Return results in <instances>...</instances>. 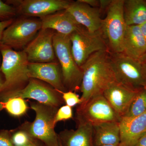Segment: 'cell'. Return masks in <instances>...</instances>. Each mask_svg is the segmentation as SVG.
Listing matches in <instances>:
<instances>
[{
    "label": "cell",
    "mask_w": 146,
    "mask_h": 146,
    "mask_svg": "<svg viewBox=\"0 0 146 146\" xmlns=\"http://www.w3.org/2000/svg\"><path fill=\"white\" fill-rule=\"evenodd\" d=\"M80 68L83 74L80 89V104L103 95L109 86L116 82L110 63V52L108 51L93 54Z\"/></svg>",
    "instance_id": "1"
},
{
    "label": "cell",
    "mask_w": 146,
    "mask_h": 146,
    "mask_svg": "<svg viewBox=\"0 0 146 146\" xmlns=\"http://www.w3.org/2000/svg\"><path fill=\"white\" fill-rule=\"evenodd\" d=\"M1 47L0 70L5 77L1 93L21 90L26 86L30 79L27 55L23 50L16 51L5 46Z\"/></svg>",
    "instance_id": "2"
},
{
    "label": "cell",
    "mask_w": 146,
    "mask_h": 146,
    "mask_svg": "<svg viewBox=\"0 0 146 146\" xmlns=\"http://www.w3.org/2000/svg\"><path fill=\"white\" fill-rule=\"evenodd\" d=\"M31 108L35 112L32 122L25 121L20 127L32 138L39 141L44 146H59L58 134L55 131L54 120L58 108L30 102Z\"/></svg>",
    "instance_id": "3"
},
{
    "label": "cell",
    "mask_w": 146,
    "mask_h": 146,
    "mask_svg": "<svg viewBox=\"0 0 146 146\" xmlns=\"http://www.w3.org/2000/svg\"><path fill=\"white\" fill-rule=\"evenodd\" d=\"M53 45L65 89L67 91H78L80 90L83 74L73 57L70 36L55 33Z\"/></svg>",
    "instance_id": "4"
},
{
    "label": "cell",
    "mask_w": 146,
    "mask_h": 146,
    "mask_svg": "<svg viewBox=\"0 0 146 146\" xmlns=\"http://www.w3.org/2000/svg\"><path fill=\"white\" fill-rule=\"evenodd\" d=\"M124 0H112L103 19L101 31L110 53H122L127 25L123 13Z\"/></svg>",
    "instance_id": "5"
},
{
    "label": "cell",
    "mask_w": 146,
    "mask_h": 146,
    "mask_svg": "<svg viewBox=\"0 0 146 146\" xmlns=\"http://www.w3.org/2000/svg\"><path fill=\"white\" fill-rule=\"evenodd\" d=\"M70 38L73 57L79 67L93 54L101 51H109L101 31L92 33L81 25L70 35Z\"/></svg>",
    "instance_id": "6"
},
{
    "label": "cell",
    "mask_w": 146,
    "mask_h": 146,
    "mask_svg": "<svg viewBox=\"0 0 146 146\" xmlns=\"http://www.w3.org/2000/svg\"><path fill=\"white\" fill-rule=\"evenodd\" d=\"M121 119L103 95L93 97L78 105L76 110L77 123L94 127L103 123L120 122Z\"/></svg>",
    "instance_id": "7"
},
{
    "label": "cell",
    "mask_w": 146,
    "mask_h": 146,
    "mask_svg": "<svg viewBox=\"0 0 146 146\" xmlns=\"http://www.w3.org/2000/svg\"><path fill=\"white\" fill-rule=\"evenodd\" d=\"M110 58L117 82L135 90L146 86L142 64L139 60L123 53H110Z\"/></svg>",
    "instance_id": "8"
},
{
    "label": "cell",
    "mask_w": 146,
    "mask_h": 146,
    "mask_svg": "<svg viewBox=\"0 0 146 146\" xmlns=\"http://www.w3.org/2000/svg\"><path fill=\"white\" fill-rule=\"evenodd\" d=\"M42 29L41 20L22 18L12 23L3 33L2 46L23 49L34 39Z\"/></svg>",
    "instance_id": "9"
},
{
    "label": "cell",
    "mask_w": 146,
    "mask_h": 146,
    "mask_svg": "<svg viewBox=\"0 0 146 146\" xmlns=\"http://www.w3.org/2000/svg\"><path fill=\"white\" fill-rule=\"evenodd\" d=\"M3 96L33 100L39 103L58 108L64 103L61 93L48 84L36 79H30L26 86L21 90L1 93L0 96Z\"/></svg>",
    "instance_id": "10"
},
{
    "label": "cell",
    "mask_w": 146,
    "mask_h": 146,
    "mask_svg": "<svg viewBox=\"0 0 146 146\" xmlns=\"http://www.w3.org/2000/svg\"><path fill=\"white\" fill-rule=\"evenodd\" d=\"M55 32L49 29H41L34 39L25 48L29 62H56L53 37Z\"/></svg>",
    "instance_id": "11"
},
{
    "label": "cell",
    "mask_w": 146,
    "mask_h": 146,
    "mask_svg": "<svg viewBox=\"0 0 146 146\" xmlns=\"http://www.w3.org/2000/svg\"><path fill=\"white\" fill-rule=\"evenodd\" d=\"M8 3L16 6L17 11L25 16L42 18L66 10L72 1L67 0H21Z\"/></svg>",
    "instance_id": "12"
},
{
    "label": "cell",
    "mask_w": 146,
    "mask_h": 146,
    "mask_svg": "<svg viewBox=\"0 0 146 146\" xmlns=\"http://www.w3.org/2000/svg\"><path fill=\"white\" fill-rule=\"evenodd\" d=\"M28 68L30 78L36 79L44 82L61 94L67 91L63 84L59 63L29 62Z\"/></svg>",
    "instance_id": "13"
},
{
    "label": "cell",
    "mask_w": 146,
    "mask_h": 146,
    "mask_svg": "<svg viewBox=\"0 0 146 146\" xmlns=\"http://www.w3.org/2000/svg\"><path fill=\"white\" fill-rule=\"evenodd\" d=\"M139 89H131L116 81L104 91L103 95L121 119L126 114Z\"/></svg>",
    "instance_id": "14"
},
{
    "label": "cell",
    "mask_w": 146,
    "mask_h": 146,
    "mask_svg": "<svg viewBox=\"0 0 146 146\" xmlns=\"http://www.w3.org/2000/svg\"><path fill=\"white\" fill-rule=\"evenodd\" d=\"M80 25L92 33L101 29L102 20L99 8L91 7L80 1L72 2L67 9Z\"/></svg>",
    "instance_id": "15"
},
{
    "label": "cell",
    "mask_w": 146,
    "mask_h": 146,
    "mask_svg": "<svg viewBox=\"0 0 146 146\" xmlns=\"http://www.w3.org/2000/svg\"><path fill=\"white\" fill-rule=\"evenodd\" d=\"M120 143L122 146H134L146 133V112L134 117H122L119 122Z\"/></svg>",
    "instance_id": "16"
},
{
    "label": "cell",
    "mask_w": 146,
    "mask_h": 146,
    "mask_svg": "<svg viewBox=\"0 0 146 146\" xmlns=\"http://www.w3.org/2000/svg\"><path fill=\"white\" fill-rule=\"evenodd\" d=\"M42 29L52 30L57 33L70 36L80 27L66 10L60 11L40 18Z\"/></svg>",
    "instance_id": "17"
},
{
    "label": "cell",
    "mask_w": 146,
    "mask_h": 146,
    "mask_svg": "<svg viewBox=\"0 0 146 146\" xmlns=\"http://www.w3.org/2000/svg\"><path fill=\"white\" fill-rule=\"evenodd\" d=\"M122 53L138 60L146 53V42L139 26H127Z\"/></svg>",
    "instance_id": "18"
},
{
    "label": "cell",
    "mask_w": 146,
    "mask_h": 146,
    "mask_svg": "<svg viewBox=\"0 0 146 146\" xmlns=\"http://www.w3.org/2000/svg\"><path fill=\"white\" fill-rule=\"evenodd\" d=\"M76 129H65L58 134L63 146H94L93 127L86 124L77 123Z\"/></svg>",
    "instance_id": "19"
},
{
    "label": "cell",
    "mask_w": 146,
    "mask_h": 146,
    "mask_svg": "<svg viewBox=\"0 0 146 146\" xmlns=\"http://www.w3.org/2000/svg\"><path fill=\"white\" fill-rule=\"evenodd\" d=\"M93 133L94 146L120 143L119 122H110L94 126Z\"/></svg>",
    "instance_id": "20"
},
{
    "label": "cell",
    "mask_w": 146,
    "mask_h": 146,
    "mask_svg": "<svg viewBox=\"0 0 146 146\" xmlns=\"http://www.w3.org/2000/svg\"><path fill=\"white\" fill-rule=\"evenodd\" d=\"M123 13L127 26L141 25L146 22V1L124 0Z\"/></svg>",
    "instance_id": "21"
},
{
    "label": "cell",
    "mask_w": 146,
    "mask_h": 146,
    "mask_svg": "<svg viewBox=\"0 0 146 146\" xmlns=\"http://www.w3.org/2000/svg\"><path fill=\"white\" fill-rule=\"evenodd\" d=\"M4 109L15 117H20L26 113L29 109L25 100L20 97L13 96H0Z\"/></svg>",
    "instance_id": "22"
},
{
    "label": "cell",
    "mask_w": 146,
    "mask_h": 146,
    "mask_svg": "<svg viewBox=\"0 0 146 146\" xmlns=\"http://www.w3.org/2000/svg\"><path fill=\"white\" fill-rule=\"evenodd\" d=\"M146 112V86L138 90L126 115L123 117H138Z\"/></svg>",
    "instance_id": "23"
},
{
    "label": "cell",
    "mask_w": 146,
    "mask_h": 146,
    "mask_svg": "<svg viewBox=\"0 0 146 146\" xmlns=\"http://www.w3.org/2000/svg\"><path fill=\"white\" fill-rule=\"evenodd\" d=\"M11 140L14 146H25L28 143L32 137L26 131L19 127L11 131Z\"/></svg>",
    "instance_id": "24"
},
{
    "label": "cell",
    "mask_w": 146,
    "mask_h": 146,
    "mask_svg": "<svg viewBox=\"0 0 146 146\" xmlns=\"http://www.w3.org/2000/svg\"><path fill=\"white\" fill-rule=\"evenodd\" d=\"M73 113L72 108L65 105L60 106L58 110L54 120L55 125L61 121H65L72 119Z\"/></svg>",
    "instance_id": "25"
},
{
    "label": "cell",
    "mask_w": 146,
    "mask_h": 146,
    "mask_svg": "<svg viewBox=\"0 0 146 146\" xmlns=\"http://www.w3.org/2000/svg\"><path fill=\"white\" fill-rule=\"evenodd\" d=\"M17 12L16 8L0 0V21L12 19Z\"/></svg>",
    "instance_id": "26"
},
{
    "label": "cell",
    "mask_w": 146,
    "mask_h": 146,
    "mask_svg": "<svg viewBox=\"0 0 146 146\" xmlns=\"http://www.w3.org/2000/svg\"><path fill=\"white\" fill-rule=\"evenodd\" d=\"M62 98L65 105L72 108L81 103L80 98L76 94V92L72 91H67L62 94Z\"/></svg>",
    "instance_id": "27"
},
{
    "label": "cell",
    "mask_w": 146,
    "mask_h": 146,
    "mask_svg": "<svg viewBox=\"0 0 146 146\" xmlns=\"http://www.w3.org/2000/svg\"><path fill=\"white\" fill-rule=\"evenodd\" d=\"M0 146H14L12 142L11 131H0Z\"/></svg>",
    "instance_id": "28"
},
{
    "label": "cell",
    "mask_w": 146,
    "mask_h": 146,
    "mask_svg": "<svg viewBox=\"0 0 146 146\" xmlns=\"http://www.w3.org/2000/svg\"><path fill=\"white\" fill-rule=\"evenodd\" d=\"M13 22V19L6 20V21H0V47L2 46V40L3 33L6 29Z\"/></svg>",
    "instance_id": "29"
},
{
    "label": "cell",
    "mask_w": 146,
    "mask_h": 146,
    "mask_svg": "<svg viewBox=\"0 0 146 146\" xmlns=\"http://www.w3.org/2000/svg\"><path fill=\"white\" fill-rule=\"evenodd\" d=\"M112 0H99V8L101 12L102 11H107L108 9L112 2Z\"/></svg>",
    "instance_id": "30"
},
{
    "label": "cell",
    "mask_w": 146,
    "mask_h": 146,
    "mask_svg": "<svg viewBox=\"0 0 146 146\" xmlns=\"http://www.w3.org/2000/svg\"><path fill=\"white\" fill-rule=\"evenodd\" d=\"M80 1L88 5L91 7L99 8L100 6L99 0H79Z\"/></svg>",
    "instance_id": "31"
},
{
    "label": "cell",
    "mask_w": 146,
    "mask_h": 146,
    "mask_svg": "<svg viewBox=\"0 0 146 146\" xmlns=\"http://www.w3.org/2000/svg\"><path fill=\"white\" fill-rule=\"evenodd\" d=\"M134 146H146V133L139 138Z\"/></svg>",
    "instance_id": "32"
},
{
    "label": "cell",
    "mask_w": 146,
    "mask_h": 146,
    "mask_svg": "<svg viewBox=\"0 0 146 146\" xmlns=\"http://www.w3.org/2000/svg\"><path fill=\"white\" fill-rule=\"evenodd\" d=\"M25 146H44V145L39 141L32 138L31 140Z\"/></svg>",
    "instance_id": "33"
},
{
    "label": "cell",
    "mask_w": 146,
    "mask_h": 146,
    "mask_svg": "<svg viewBox=\"0 0 146 146\" xmlns=\"http://www.w3.org/2000/svg\"><path fill=\"white\" fill-rule=\"evenodd\" d=\"M141 33L143 36L146 42V22L139 26Z\"/></svg>",
    "instance_id": "34"
},
{
    "label": "cell",
    "mask_w": 146,
    "mask_h": 146,
    "mask_svg": "<svg viewBox=\"0 0 146 146\" xmlns=\"http://www.w3.org/2000/svg\"><path fill=\"white\" fill-rule=\"evenodd\" d=\"M1 73V72L0 70V94L2 92L3 88L4 82V80H3L2 79Z\"/></svg>",
    "instance_id": "35"
},
{
    "label": "cell",
    "mask_w": 146,
    "mask_h": 146,
    "mask_svg": "<svg viewBox=\"0 0 146 146\" xmlns=\"http://www.w3.org/2000/svg\"><path fill=\"white\" fill-rule=\"evenodd\" d=\"M143 67V74L144 78L145 79L146 82V63H142Z\"/></svg>",
    "instance_id": "36"
},
{
    "label": "cell",
    "mask_w": 146,
    "mask_h": 146,
    "mask_svg": "<svg viewBox=\"0 0 146 146\" xmlns=\"http://www.w3.org/2000/svg\"><path fill=\"white\" fill-rule=\"evenodd\" d=\"M139 61L142 63H146V53L140 58Z\"/></svg>",
    "instance_id": "37"
},
{
    "label": "cell",
    "mask_w": 146,
    "mask_h": 146,
    "mask_svg": "<svg viewBox=\"0 0 146 146\" xmlns=\"http://www.w3.org/2000/svg\"><path fill=\"white\" fill-rule=\"evenodd\" d=\"M3 109V106L2 102L0 100V112Z\"/></svg>",
    "instance_id": "38"
},
{
    "label": "cell",
    "mask_w": 146,
    "mask_h": 146,
    "mask_svg": "<svg viewBox=\"0 0 146 146\" xmlns=\"http://www.w3.org/2000/svg\"><path fill=\"white\" fill-rule=\"evenodd\" d=\"M101 146H122L121 143L117 144V145H103Z\"/></svg>",
    "instance_id": "39"
},
{
    "label": "cell",
    "mask_w": 146,
    "mask_h": 146,
    "mask_svg": "<svg viewBox=\"0 0 146 146\" xmlns=\"http://www.w3.org/2000/svg\"><path fill=\"white\" fill-rule=\"evenodd\" d=\"M59 143H60V146H63L62 144H61V143H60V141H59Z\"/></svg>",
    "instance_id": "40"
}]
</instances>
